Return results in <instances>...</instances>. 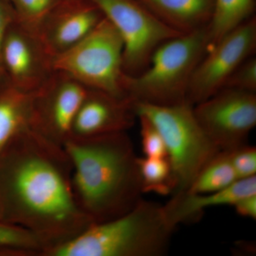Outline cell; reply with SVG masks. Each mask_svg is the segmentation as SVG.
I'll use <instances>...</instances> for the list:
<instances>
[{
  "label": "cell",
  "mask_w": 256,
  "mask_h": 256,
  "mask_svg": "<svg viewBox=\"0 0 256 256\" xmlns=\"http://www.w3.org/2000/svg\"><path fill=\"white\" fill-rule=\"evenodd\" d=\"M64 146L24 128L0 150L2 222L30 230L45 252L92 224L79 208Z\"/></svg>",
  "instance_id": "obj_1"
},
{
  "label": "cell",
  "mask_w": 256,
  "mask_h": 256,
  "mask_svg": "<svg viewBox=\"0 0 256 256\" xmlns=\"http://www.w3.org/2000/svg\"><path fill=\"white\" fill-rule=\"evenodd\" d=\"M64 148L76 201L92 224L118 218L142 200L138 156L127 132L70 137Z\"/></svg>",
  "instance_id": "obj_2"
},
{
  "label": "cell",
  "mask_w": 256,
  "mask_h": 256,
  "mask_svg": "<svg viewBox=\"0 0 256 256\" xmlns=\"http://www.w3.org/2000/svg\"><path fill=\"white\" fill-rule=\"evenodd\" d=\"M174 230L163 206L142 198L124 214L92 224L44 256H163Z\"/></svg>",
  "instance_id": "obj_3"
},
{
  "label": "cell",
  "mask_w": 256,
  "mask_h": 256,
  "mask_svg": "<svg viewBox=\"0 0 256 256\" xmlns=\"http://www.w3.org/2000/svg\"><path fill=\"white\" fill-rule=\"evenodd\" d=\"M207 26L162 44L137 75L126 74L124 89L134 102L172 105L186 100L195 68L208 46Z\"/></svg>",
  "instance_id": "obj_4"
},
{
  "label": "cell",
  "mask_w": 256,
  "mask_h": 256,
  "mask_svg": "<svg viewBox=\"0 0 256 256\" xmlns=\"http://www.w3.org/2000/svg\"><path fill=\"white\" fill-rule=\"evenodd\" d=\"M136 114L150 120L164 140L176 182L172 195L188 191L202 168L220 151L198 122L194 105L134 102Z\"/></svg>",
  "instance_id": "obj_5"
},
{
  "label": "cell",
  "mask_w": 256,
  "mask_h": 256,
  "mask_svg": "<svg viewBox=\"0 0 256 256\" xmlns=\"http://www.w3.org/2000/svg\"><path fill=\"white\" fill-rule=\"evenodd\" d=\"M124 53L118 32L104 16L82 41L52 57V68L87 88L127 97L124 89Z\"/></svg>",
  "instance_id": "obj_6"
},
{
  "label": "cell",
  "mask_w": 256,
  "mask_h": 256,
  "mask_svg": "<svg viewBox=\"0 0 256 256\" xmlns=\"http://www.w3.org/2000/svg\"><path fill=\"white\" fill-rule=\"evenodd\" d=\"M122 38L124 73L134 76L148 66L153 52L183 33L162 21L139 0H89Z\"/></svg>",
  "instance_id": "obj_7"
},
{
  "label": "cell",
  "mask_w": 256,
  "mask_h": 256,
  "mask_svg": "<svg viewBox=\"0 0 256 256\" xmlns=\"http://www.w3.org/2000/svg\"><path fill=\"white\" fill-rule=\"evenodd\" d=\"M256 46V20L252 18L208 47L192 75L186 100L194 105L222 90L234 70L252 56Z\"/></svg>",
  "instance_id": "obj_8"
},
{
  "label": "cell",
  "mask_w": 256,
  "mask_h": 256,
  "mask_svg": "<svg viewBox=\"0 0 256 256\" xmlns=\"http://www.w3.org/2000/svg\"><path fill=\"white\" fill-rule=\"evenodd\" d=\"M204 132L220 150L246 144L256 126V92L224 88L194 106Z\"/></svg>",
  "instance_id": "obj_9"
},
{
  "label": "cell",
  "mask_w": 256,
  "mask_h": 256,
  "mask_svg": "<svg viewBox=\"0 0 256 256\" xmlns=\"http://www.w3.org/2000/svg\"><path fill=\"white\" fill-rule=\"evenodd\" d=\"M87 90L66 74L54 72L34 92L30 129L64 146L72 136L74 119Z\"/></svg>",
  "instance_id": "obj_10"
},
{
  "label": "cell",
  "mask_w": 256,
  "mask_h": 256,
  "mask_svg": "<svg viewBox=\"0 0 256 256\" xmlns=\"http://www.w3.org/2000/svg\"><path fill=\"white\" fill-rule=\"evenodd\" d=\"M2 60L10 84L30 94L40 89L54 72L52 56L38 36L15 20L5 38Z\"/></svg>",
  "instance_id": "obj_11"
},
{
  "label": "cell",
  "mask_w": 256,
  "mask_h": 256,
  "mask_svg": "<svg viewBox=\"0 0 256 256\" xmlns=\"http://www.w3.org/2000/svg\"><path fill=\"white\" fill-rule=\"evenodd\" d=\"M136 118L134 102L129 98L88 88L74 119L70 137L127 132Z\"/></svg>",
  "instance_id": "obj_12"
},
{
  "label": "cell",
  "mask_w": 256,
  "mask_h": 256,
  "mask_svg": "<svg viewBox=\"0 0 256 256\" xmlns=\"http://www.w3.org/2000/svg\"><path fill=\"white\" fill-rule=\"evenodd\" d=\"M102 18L89 0H62L42 24L37 36L53 57L82 41Z\"/></svg>",
  "instance_id": "obj_13"
},
{
  "label": "cell",
  "mask_w": 256,
  "mask_h": 256,
  "mask_svg": "<svg viewBox=\"0 0 256 256\" xmlns=\"http://www.w3.org/2000/svg\"><path fill=\"white\" fill-rule=\"evenodd\" d=\"M252 194H256V176L240 178L228 188L212 193L198 194L185 192L173 195L163 207L170 224L176 228L178 224L198 220L205 208L234 206L242 197Z\"/></svg>",
  "instance_id": "obj_14"
},
{
  "label": "cell",
  "mask_w": 256,
  "mask_h": 256,
  "mask_svg": "<svg viewBox=\"0 0 256 256\" xmlns=\"http://www.w3.org/2000/svg\"><path fill=\"white\" fill-rule=\"evenodd\" d=\"M162 21L185 34L206 26L214 0H139Z\"/></svg>",
  "instance_id": "obj_15"
},
{
  "label": "cell",
  "mask_w": 256,
  "mask_h": 256,
  "mask_svg": "<svg viewBox=\"0 0 256 256\" xmlns=\"http://www.w3.org/2000/svg\"><path fill=\"white\" fill-rule=\"evenodd\" d=\"M33 95L10 82L0 85V150L20 131L30 127Z\"/></svg>",
  "instance_id": "obj_16"
},
{
  "label": "cell",
  "mask_w": 256,
  "mask_h": 256,
  "mask_svg": "<svg viewBox=\"0 0 256 256\" xmlns=\"http://www.w3.org/2000/svg\"><path fill=\"white\" fill-rule=\"evenodd\" d=\"M254 0H214L213 12L207 25L208 46L246 21Z\"/></svg>",
  "instance_id": "obj_17"
},
{
  "label": "cell",
  "mask_w": 256,
  "mask_h": 256,
  "mask_svg": "<svg viewBox=\"0 0 256 256\" xmlns=\"http://www.w3.org/2000/svg\"><path fill=\"white\" fill-rule=\"evenodd\" d=\"M238 180L228 151L220 150L201 170L188 193L208 194L228 188Z\"/></svg>",
  "instance_id": "obj_18"
},
{
  "label": "cell",
  "mask_w": 256,
  "mask_h": 256,
  "mask_svg": "<svg viewBox=\"0 0 256 256\" xmlns=\"http://www.w3.org/2000/svg\"><path fill=\"white\" fill-rule=\"evenodd\" d=\"M142 193L168 196L174 192L176 182L171 163L165 158H138Z\"/></svg>",
  "instance_id": "obj_19"
},
{
  "label": "cell",
  "mask_w": 256,
  "mask_h": 256,
  "mask_svg": "<svg viewBox=\"0 0 256 256\" xmlns=\"http://www.w3.org/2000/svg\"><path fill=\"white\" fill-rule=\"evenodd\" d=\"M62 0H8L15 21L37 35L40 26Z\"/></svg>",
  "instance_id": "obj_20"
},
{
  "label": "cell",
  "mask_w": 256,
  "mask_h": 256,
  "mask_svg": "<svg viewBox=\"0 0 256 256\" xmlns=\"http://www.w3.org/2000/svg\"><path fill=\"white\" fill-rule=\"evenodd\" d=\"M0 244L16 246L30 249L43 256L45 248L36 236L30 230L0 220Z\"/></svg>",
  "instance_id": "obj_21"
},
{
  "label": "cell",
  "mask_w": 256,
  "mask_h": 256,
  "mask_svg": "<svg viewBox=\"0 0 256 256\" xmlns=\"http://www.w3.org/2000/svg\"><path fill=\"white\" fill-rule=\"evenodd\" d=\"M140 124V134L142 152L148 158L168 156L166 146L162 136L152 122L142 114H138Z\"/></svg>",
  "instance_id": "obj_22"
},
{
  "label": "cell",
  "mask_w": 256,
  "mask_h": 256,
  "mask_svg": "<svg viewBox=\"0 0 256 256\" xmlns=\"http://www.w3.org/2000/svg\"><path fill=\"white\" fill-rule=\"evenodd\" d=\"M224 88L256 92V58L250 56L244 60L230 76Z\"/></svg>",
  "instance_id": "obj_23"
},
{
  "label": "cell",
  "mask_w": 256,
  "mask_h": 256,
  "mask_svg": "<svg viewBox=\"0 0 256 256\" xmlns=\"http://www.w3.org/2000/svg\"><path fill=\"white\" fill-rule=\"evenodd\" d=\"M228 153L238 180L256 176V146L244 144L229 150Z\"/></svg>",
  "instance_id": "obj_24"
},
{
  "label": "cell",
  "mask_w": 256,
  "mask_h": 256,
  "mask_svg": "<svg viewBox=\"0 0 256 256\" xmlns=\"http://www.w3.org/2000/svg\"><path fill=\"white\" fill-rule=\"evenodd\" d=\"M14 20V12L11 5L5 0H0V85L10 82L3 65L2 52L8 30Z\"/></svg>",
  "instance_id": "obj_25"
},
{
  "label": "cell",
  "mask_w": 256,
  "mask_h": 256,
  "mask_svg": "<svg viewBox=\"0 0 256 256\" xmlns=\"http://www.w3.org/2000/svg\"><path fill=\"white\" fill-rule=\"evenodd\" d=\"M237 214L240 216L250 218L256 220V194L242 197L236 202L233 206Z\"/></svg>",
  "instance_id": "obj_26"
},
{
  "label": "cell",
  "mask_w": 256,
  "mask_h": 256,
  "mask_svg": "<svg viewBox=\"0 0 256 256\" xmlns=\"http://www.w3.org/2000/svg\"><path fill=\"white\" fill-rule=\"evenodd\" d=\"M0 256H40L38 252L16 246L0 244Z\"/></svg>",
  "instance_id": "obj_27"
},
{
  "label": "cell",
  "mask_w": 256,
  "mask_h": 256,
  "mask_svg": "<svg viewBox=\"0 0 256 256\" xmlns=\"http://www.w3.org/2000/svg\"><path fill=\"white\" fill-rule=\"evenodd\" d=\"M0 220H1V216H0Z\"/></svg>",
  "instance_id": "obj_28"
},
{
  "label": "cell",
  "mask_w": 256,
  "mask_h": 256,
  "mask_svg": "<svg viewBox=\"0 0 256 256\" xmlns=\"http://www.w3.org/2000/svg\"><path fill=\"white\" fill-rule=\"evenodd\" d=\"M5 1L8 2V0H5Z\"/></svg>",
  "instance_id": "obj_29"
}]
</instances>
